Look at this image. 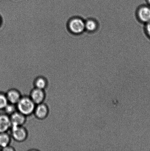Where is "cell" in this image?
I'll use <instances>...</instances> for the list:
<instances>
[{"label": "cell", "instance_id": "6da1fadb", "mask_svg": "<svg viewBox=\"0 0 150 151\" xmlns=\"http://www.w3.org/2000/svg\"><path fill=\"white\" fill-rule=\"evenodd\" d=\"M17 110L27 116L33 114L36 105L28 96H22L16 104Z\"/></svg>", "mask_w": 150, "mask_h": 151}, {"label": "cell", "instance_id": "7a4b0ae2", "mask_svg": "<svg viewBox=\"0 0 150 151\" xmlns=\"http://www.w3.org/2000/svg\"><path fill=\"white\" fill-rule=\"evenodd\" d=\"M68 28L70 32L73 35H80L85 30V22L80 18L73 17L68 23Z\"/></svg>", "mask_w": 150, "mask_h": 151}, {"label": "cell", "instance_id": "3957f363", "mask_svg": "<svg viewBox=\"0 0 150 151\" xmlns=\"http://www.w3.org/2000/svg\"><path fill=\"white\" fill-rule=\"evenodd\" d=\"M11 136L15 141L22 142L27 138L28 133L27 130L23 127L12 126L11 129Z\"/></svg>", "mask_w": 150, "mask_h": 151}, {"label": "cell", "instance_id": "277c9868", "mask_svg": "<svg viewBox=\"0 0 150 151\" xmlns=\"http://www.w3.org/2000/svg\"><path fill=\"white\" fill-rule=\"evenodd\" d=\"M29 97L36 105L43 103L45 98V90L35 87L31 92Z\"/></svg>", "mask_w": 150, "mask_h": 151}, {"label": "cell", "instance_id": "5b68a950", "mask_svg": "<svg viewBox=\"0 0 150 151\" xmlns=\"http://www.w3.org/2000/svg\"><path fill=\"white\" fill-rule=\"evenodd\" d=\"M49 114V109L44 103L36 105L33 114L37 119L43 120L45 119Z\"/></svg>", "mask_w": 150, "mask_h": 151}, {"label": "cell", "instance_id": "8992f818", "mask_svg": "<svg viewBox=\"0 0 150 151\" xmlns=\"http://www.w3.org/2000/svg\"><path fill=\"white\" fill-rule=\"evenodd\" d=\"M26 117L18 111H16L10 116L11 123V126H23L26 122Z\"/></svg>", "mask_w": 150, "mask_h": 151}, {"label": "cell", "instance_id": "52a82bcc", "mask_svg": "<svg viewBox=\"0 0 150 151\" xmlns=\"http://www.w3.org/2000/svg\"><path fill=\"white\" fill-rule=\"evenodd\" d=\"M9 103L16 105L22 97L21 94L16 89L9 90L6 94Z\"/></svg>", "mask_w": 150, "mask_h": 151}, {"label": "cell", "instance_id": "ba28073f", "mask_svg": "<svg viewBox=\"0 0 150 151\" xmlns=\"http://www.w3.org/2000/svg\"><path fill=\"white\" fill-rule=\"evenodd\" d=\"M11 127L10 116L6 114L0 115V133L7 132Z\"/></svg>", "mask_w": 150, "mask_h": 151}, {"label": "cell", "instance_id": "9c48e42d", "mask_svg": "<svg viewBox=\"0 0 150 151\" xmlns=\"http://www.w3.org/2000/svg\"><path fill=\"white\" fill-rule=\"evenodd\" d=\"M138 16L139 20L143 23H147L150 22V7L143 6L138 10Z\"/></svg>", "mask_w": 150, "mask_h": 151}, {"label": "cell", "instance_id": "30bf717a", "mask_svg": "<svg viewBox=\"0 0 150 151\" xmlns=\"http://www.w3.org/2000/svg\"><path fill=\"white\" fill-rule=\"evenodd\" d=\"M48 81L45 77L40 76L35 78L34 82L35 88L45 90L48 86Z\"/></svg>", "mask_w": 150, "mask_h": 151}, {"label": "cell", "instance_id": "8fae6325", "mask_svg": "<svg viewBox=\"0 0 150 151\" xmlns=\"http://www.w3.org/2000/svg\"><path fill=\"white\" fill-rule=\"evenodd\" d=\"M11 136L7 132L0 133V147L2 148L10 145Z\"/></svg>", "mask_w": 150, "mask_h": 151}, {"label": "cell", "instance_id": "7c38bea8", "mask_svg": "<svg viewBox=\"0 0 150 151\" xmlns=\"http://www.w3.org/2000/svg\"><path fill=\"white\" fill-rule=\"evenodd\" d=\"M85 30L89 32H95L97 29L98 24L96 21L93 19H89L85 22Z\"/></svg>", "mask_w": 150, "mask_h": 151}, {"label": "cell", "instance_id": "4fadbf2b", "mask_svg": "<svg viewBox=\"0 0 150 151\" xmlns=\"http://www.w3.org/2000/svg\"><path fill=\"white\" fill-rule=\"evenodd\" d=\"M4 109L6 114L9 116L17 111L16 105L12 104L10 103H9L7 105Z\"/></svg>", "mask_w": 150, "mask_h": 151}, {"label": "cell", "instance_id": "5bb4252c", "mask_svg": "<svg viewBox=\"0 0 150 151\" xmlns=\"http://www.w3.org/2000/svg\"><path fill=\"white\" fill-rule=\"evenodd\" d=\"M8 103L6 95L0 94V109H4Z\"/></svg>", "mask_w": 150, "mask_h": 151}, {"label": "cell", "instance_id": "9a60e30c", "mask_svg": "<svg viewBox=\"0 0 150 151\" xmlns=\"http://www.w3.org/2000/svg\"><path fill=\"white\" fill-rule=\"evenodd\" d=\"M2 150L4 151H14L15 150V149L14 147L10 145L6 146L2 148Z\"/></svg>", "mask_w": 150, "mask_h": 151}, {"label": "cell", "instance_id": "2e32d148", "mask_svg": "<svg viewBox=\"0 0 150 151\" xmlns=\"http://www.w3.org/2000/svg\"><path fill=\"white\" fill-rule=\"evenodd\" d=\"M146 30L148 35L150 38V22L148 23H146Z\"/></svg>", "mask_w": 150, "mask_h": 151}, {"label": "cell", "instance_id": "e0dca14e", "mask_svg": "<svg viewBox=\"0 0 150 151\" xmlns=\"http://www.w3.org/2000/svg\"><path fill=\"white\" fill-rule=\"evenodd\" d=\"M1 23H2V20H1V16H0V27L1 26Z\"/></svg>", "mask_w": 150, "mask_h": 151}, {"label": "cell", "instance_id": "ac0fdd59", "mask_svg": "<svg viewBox=\"0 0 150 151\" xmlns=\"http://www.w3.org/2000/svg\"><path fill=\"white\" fill-rule=\"evenodd\" d=\"M148 3L150 4V0H147Z\"/></svg>", "mask_w": 150, "mask_h": 151}]
</instances>
